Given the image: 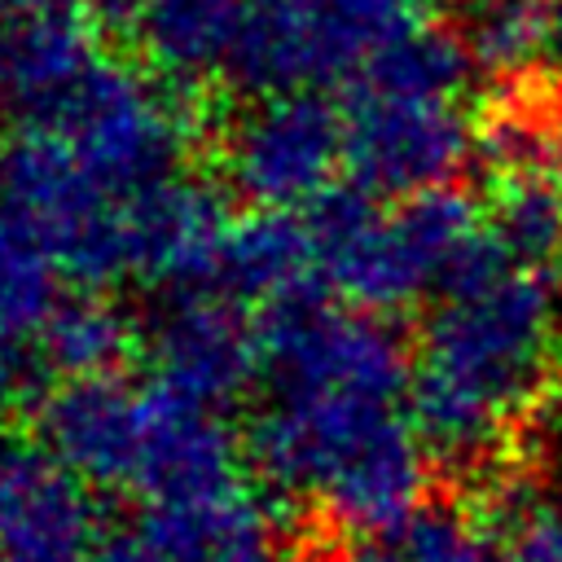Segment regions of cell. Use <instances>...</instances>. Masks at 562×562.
Listing matches in <instances>:
<instances>
[{"label":"cell","mask_w":562,"mask_h":562,"mask_svg":"<svg viewBox=\"0 0 562 562\" xmlns=\"http://www.w3.org/2000/svg\"><path fill=\"white\" fill-rule=\"evenodd\" d=\"M241 9V0H140L132 26L158 75L189 88L228 70Z\"/></svg>","instance_id":"obj_14"},{"label":"cell","mask_w":562,"mask_h":562,"mask_svg":"<svg viewBox=\"0 0 562 562\" xmlns=\"http://www.w3.org/2000/svg\"><path fill=\"white\" fill-rule=\"evenodd\" d=\"M40 360L66 378H105L132 347V325L114 303L83 290L53 307L40 338Z\"/></svg>","instance_id":"obj_19"},{"label":"cell","mask_w":562,"mask_h":562,"mask_svg":"<svg viewBox=\"0 0 562 562\" xmlns=\"http://www.w3.org/2000/svg\"><path fill=\"white\" fill-rule=\"evenodd\" d=\"M119 202L79 162L66 136L22 127L0 149V206L18 211L53 250L57 268L83 285L127 277Z\"/></svg>","instance_id":"obj_4"},{"label":"cell","mask_w":562,"mask_h":562,"mask_svg":"<svg viewBox=\"0 0 562 562\" xmlns=\"http://www.w3.org/2000/svg\"><path fill=\"white\" fill-rule=\"evenodd\" d=\"M338 562H404V558H400L395 540H391V544H386V540H360V544H351Z\"/></svg>","instance_id":"obj_26"},{"label":"cell","mask_w":562,"mask_h":562,"mask_svg":"<svg viewBox=\"0 0 562 562\" xmlns=\"http://www.w3.org/2000/svg\"><path fill=\"white\" fill-rule=\"evenodd\" d=\"M426 443L413 430V422L391 426L369 448H360L321 492L325 514L347 527L351 536H395L426 496Z\"/></svg>","instance_id":"obj_13"},{"label":"cell","mask_w":562,"mask_h":562,"mask_svg":"<svg viewBox=\"0 0 562 562\" xmlns=\"http://www.w3.org/2000/svg\"><path fill=\"white\" fill-rule=\"evenodd\" d=\"M501 562H562V514L540 509L501 544Z\"/></svg>","instance_id":"obj_22"},{"label":"cell","mask_w":562,"mask_h":562,"mask_svg":"<svg viewBox=\"0 0 562 562\" xmlns=\"http://www.w3.org/2000/svg\"><path fill=\"white\" fill-rule=\"evenodd\" d=\"M145 347L154 386L202 408L237 400L259 369V329L220 290H171L149 316Z\"/></svg>","instance_id":"obj_7"},{"label":"cell","mask_w":562,"mask_h":562,"mask_svg":"<svg viewBox=\"0 0 562 562\" xmlns=\"http://www.w3.org/2000/svg\"><path fill=\"white\" fill-rule=\"evenodd\" d=\"M342 162V114L312 88L259 97L228 127L224 171L259 211L312 206Z\"/></svg>","instance_id":"obj_5"},{"label":"cell","mask_w":562,"mask_h":562,"mask_svg":"<svg viewBox=\"0 0 562 562\" xmlns=\"http://www.w3.org/2000/svg\"><path fill=\"white\" fill-rule=\"evenodd\" d=\"M241 31L224 79L241 92H303L356 70L400 35L413 0H241Z\"/></svg>","instance_id":"obj_2"},{"label":"cell","mask_w":562,"mask_h":562,"mask_svg":"<svg viewBox=\"0 0 562 562\" xmlns=\"http://www.w3.org/2000/svg\"><path fill=\"white\" fill-rule=\"evenodd\" d=\"M88 4L110 22H136V13H140V0H88Z\"/></svg>","instance_id":"obj_28"},{"label":"cell","mask_w":562,"mask_h":562,"mask_svg":"<svg viewBox=\"0 0 562 562\" xmlns=\"http://www.w3.org/2000/svg\"><path fill=\"white\" fill-rule=\"evenodd\" d=\"M0 457H4V448H0Z\"/></svg>","instance_id":"obj_32"},{"label":"cell","mask_w":562,"mask_h":562,"mask_svg":"<svg viewBox=\"0 0 562 562\" xmlns=\"http://www.w3.org/2000/svg\"><path fill=\"white\" fill-rule=\"evenodd\" d=\"M57 272L48 241L18 211L0 206V342L22 347L26 338H40L61 303Z\"/></svg>","instance_id":"obj_18"},{"label":"cell","mask_w":562,"mask_h":562,"mask_svg":"<svg viewBox=\"0 0 562 562\" xmlns=\"http://www.w3.org/2000/svg\"><path fill=\"white\" fill-rule=\"evenodd\" d=\"M44 132L66 136L110 198H132L167 176H180L193 114L176 83L140 79L105 57L70 110Z\"/></svg>","instance_id":"obj_3"},{"label":"cell","mask_w":562,"mask_h":562,"mask_svg":"<svg viewBox=\"0 0 562 562\" xmlns=\"http://www.w3.org/2000/svg\"><path fill=\"white\" fill-rule=\"evenodd\" d=\"M483 224L509 268L544 281L562 272V184L553 176H505L487 202Z\"/></svg>","instance_id":"obj_17"},{"label":"cell","mask_w":562,"mask_h":562,"mask_svg":"<svg viewBox=\"0 0 562 562\" xmlns=\"http://www.w3.org/2000/svg\"><path fill=\"white\" fill-rule=\"evenodd\" d=\"M391 540L404 562H501L492 536L452 505H422Z\"/></svg>","instance_id":"obj_21"},{"label":"cell","mask_w":562,"mask_h":562,"mask_svg":"<svg viewBox=\"0 0 562 562\" xmlns=\"http://www.w3.org/2000/svg\"><path fill=\"white\" fill-rule=\"evenodd\" d=\"M474 75V61L457 31L408 22L391 35L351 79V88L404 101H457Z\"/></svg>","instance_id":"obj_16"},{"label":"cell","mask_w":562,"mask_h":562,"mask_svg":"<svg viewBox=\"0 0 562 562\" xmlns=\"http://www.w3.org/2000/svg\"><path fill=\"white\" fill-rule=\"evenodd\" d=\"M101 540L79 474L44 448L0 457V562H88Z\"/></svg>","instance_id":"obj_11"},{"label":"cell","mask_w":562,"mask_h":562,"mask_svg":"<svg viewBox=\"0 0 562 562\" xmlns=\"http://www.w3.org/2000/svg\"><path fill=\"white\" fill-rule=\"evenodd\" d=\"M145 426V391L136 395L114 373L66 378L40 404V439L70 474L97 487L132 483Z\"/></svg>","instance_id":"obj_12"},{"label":"cell","mask_w":562,"mask_h":562,"mask_svg":"<svg viewBox=\"0 0 562 562\" xmlns=\"http://www.w3.org/2000/svg\"><path fill=\"white\" fill-rule=\"evenodd\" d=\"M228 228L224 193L193 176H167L119 202L127 277L167 290H202L215 281Z\"/></svg>","instance_id":"obj_8"},{"label":"cell","mask_w":562,"mask_h":562,"mask_svg":"<svg viewBox=\"0 0 562 562\" xmlns=\"http://www.w3.org/2000/svg\"><path fill=\"white\" fill-rule=\"evenodd\" d=\"M470 158L474 127L457 101H404L351 88L342 114V162L373 198L443 189Z\"/></svg>","instance_id":"obj_6"},{"label":"cell","mask_w":562,"mask_h":562,"mask_svg":"<svg viewBox=\"0 0 562 562\" xmlns=\"http://www.w3.org/2000/svg\"><path fill=\"white\" fill-rule=\"evenodd\" d=\"M220 562H290L277 544H272V536L268 540H255V544H241V549H233L228 558H220Z\"/></svg>","instance_id":"obj_27"},{"label":"cell","mask_w":562,"mask_h":562,"mask_svg":"<svg viewBox=\"0 0 562 562\" xmlns=\"http://www.w3.org/2000/svg\"><path fill=\"white\" fill-rule=\"evenodd\" d=\"M316 255L307 224L290 211H255L237 220L224 237L220 263H215V285L228 299H281L299 285H312Z\"/></svg>","instance_id":"obj_15"},{"label":"cell","mask_w":562,"mask_h":562,"mask_svg":"<svg viewBox=\"0 0 562 562\" xmlns=\"http://www.w3.org/2000/svg\"><path fill=\"white\" fill-rule=\"evenodd\" d=\"M562 325L544 277L509 268L492 233L470 246L422 325L408 422L452 470H492L514 422L558 386Z\"/></svg>","instance_id":"obj_1"},{"label":"cell","mask_w":562,"mask_h":562,"mask_svg":"<svg viewBox=\"0 0 562 562\" xmlns=\"http://www.w3.org/2000/svg\"><path fill=\"white\" fill-rule=\"evenodd\" d=\"M549 492H553L558 514H562V439L553 443V461H549Z\"/></svg>","instance_id":"obj_31"},{"label":"cell","mask_w":562,"mask_h":562,"mask_svg":"<svg viewBox=\"0 0 562 562\" xmlns=\"http://www.w3.org/2000/svg\"><path fill=\"white\" fill-rule=\"evenodd\" d=\"M549 171L562 184V88L549 92Z\"/></svg>","instance_id":"obj_25"},{"label":"cell","mask_w":562,"mask_h":562,"mask_svg":"<svg viewBox=\"0 0 562 562\" xmlns=\"http://www.w3.org/2000/svg\"><path fill=\"white\" fill-rule=\"evenodd\" d=\"M549 13V57L562 66V0H544Z\"/></svg>","instance_id":"obj_29"},{"label":"cell","mask_w":562,"mask_h":562,"mask_svg":"<svg viewBox=\"0 0 562 562\" xmlns=\"http://www.w3.org/2000/svg\"><path fill=\"white\" fill-rule=\"evenodd\" d=\"M132 487L149 496V505H198L233 496L237 439L220 408H202L162 386H149Z\"/></svg>","instance_id":"obj_9"},{"label":"cell","mask_w":562,"mask_h":562,"mask_svg":"<svg viewBox=\"0 0 562 562\" xmlns=\"http://www.w3.org/2000/svg\"><path fill=\"white\" fill-rule=\"evenodd\" d=\"M26 386H31V360L22 356V347L0 342V408L13 404Z\"/></svg>","instance_id":"obj_24"},{"label":"cell","mask_w":562,"mask_h":562,"mask_svg":"<svg viewBox=\"0 0 562 562\" xmlns=\"http://www.w3.org/2000/svg\"><path fill=\"white\" fill-rule=\"evenodd\" d=\"M101 61L97 31L79 9L0 18V105L22 127H53Z\"/></svg>","instance_id":"obj_10"},{"label":"cell","mask_w":562,"mask_h":562,"mask_svg":"<svg viewBox=\"0 0 562 562\" xmlns=\"http://www.w3.org/2000/svg\"><path fill=\"white\" fill-rule=\"evenodd\" d=\"M88 562H180L154 531L145 518H136L132 527H119L110 536L97 540V549L88 553Z\"/></svg>","instance_id":"obj_23"},{"label":"cell","mask_w":562,"mask_h":562,"mask_svg":"<svg viewBox=\"0 0 562 562\" xmlns=\"http://www.w3.org/2000/svg\"><path fill=\"white\" fill-rule=\"evenodd\" d=\"M457 35L474 70L501 83H522L549 53V13L544 0H470Z\"/></svg>","instance_id":"obj_20"},{"label":"cell","mask_w":562,"mask_h":562,"mask_svg":"<svg viewBox=\"0 0 562 562\" xmlns=\"http://www.w3.org/2000/svg\"><path fill=\"white\" fill-rule=\"evenodd\" d=\"M75 0H0V13H35V9H70Z\"/></svg>","instance_id":"obj_30"}]
</instances>
